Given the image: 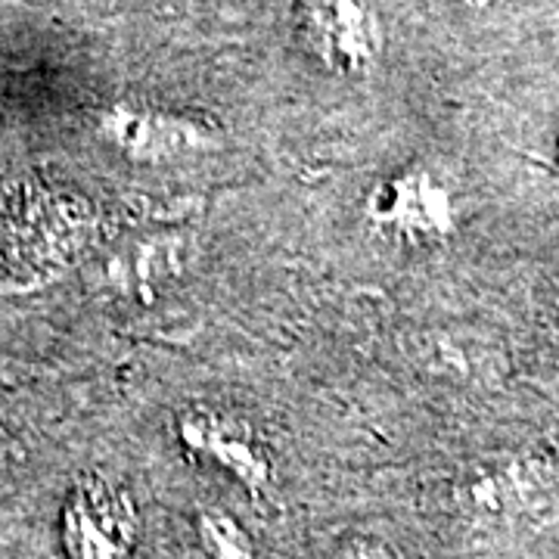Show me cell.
I'll list each match as a JSON object with an SVG mask.
<instances>
[{
    "instance_id": "8992f818",
    "label": "cell",
    "mask_w": 559,
    "mask_h": 559,
    "mask_svg": "<svg viewBox=\"0 0 559 559\" xmlns=\"http://www.w3.org/2000/svg\"><path fill=\"white\" fill-rule=\"evenodd\" d=\"M187 261V242L178 234H165V237H146L134 242L124 259L119 255V277H112L124 289L134 293H153L159 283L175 280L183 271Z\"/></svg>"
},
{
    "instance_id": "52a82bcc",
    "label": "cell",
    "mask_w": 559,
    "mask_h": 559,
    "mask_svg": "<svg viewBox=\"0 0 559 559\" xmlns=\"http://www.w3.org/2000/svg\"><path fill=\"white\" fill-rule=\"evenodd\" d=\"M197 540L209 559H261L255 538L234 513L205 507L197 516Z\"/></svg>"
},
{
    "instance_id": "3957f363",
    "label": "cell",
    "mask_w": 559,
    "mask_h": 559,
    "mask_svg": "<svg viewBox=\"0 0 559 559\" xmlns=\"http://www.w3.org/2000/svg\"><path fill=\"white\" fill-rule=\"evenodd\" d=\"M66 559H134L140 510L134 495L103 473H84L69 488L60 516Z\"/></svg>"
},
{
    "instance_id": "6da1fadb",
    "label": "cell",
    "mask_w": 559,
    "mask_h": 559,
    "mask_svg": "<svg viewBox=\"0 0 559 559\" xmlns=\"http://www.w3.org/2000/svg\"><path fill=\"white\" fill-rule=\"evenodd\" d=\"M367 221L373 234L399 246H439L457 234L460 202L451 178L439 165L414 159L370 190Z\"/></svg>"
},
{
    "instance_id": "9c48e42d",
    "label": "cell",
    "mask_w": 559,
    "mask_h": 559,
    "mask_svg": "<svg viewBox=\"0 0 559 559\" xmlns=\"http://www.w3.org/2000/svg\"><path fill=\"white\" fill-rule=\"evenodd\" d=\"M460 3H466V7H476V10H481V7H488V3H495V0H460Z\"/></svg>"
},
{
    "instance_id": "ba28073f",
    "label": "cell",
    "mask_w": 559,
    "mask_h": 559,
    "mask_svg": "<svg viewBox=\"0 0 559 559\" xmlns=\"http://www.w3.org/2000/svg\"><path fill=\"white\" fill-rule=\"evenodd\" d=\"M340 559H399V554L377 538H355L348 540V547H342Z\"/></svg>"
},
{
    "instance_id": "277c9868",
    "label": "cell",
    "mask_w": 559,
    "mask_h": 559,
    "mask_svg": "<svg viewBox=\"0 0 559 559\" xmlns=\"http://www.w3.org/2000/svg\"><path fill=\"white\" fill-rule=\"evenodd\" d=\"M103 138L138 165H175L218 150L212 121L150 103H116L100 124Z\"/></svg>"
},
{
    "instance_id": "7a4b0ae2",
    "label": "cell",
    "mask_w": 559,
    "mask_h": 559,
    "mask_svg": "<svg viewBox=\"0 0 559 559\" xmlns=\"http://www.w3.org/2000/svg\"><path fill=\"white\" fill-rule=\"evenodd\" d=\"M175 439L183 454L209 469H218L242 491L261 498L277 479L274 451L255 423L215 404H187L175 417Z\"/></svg>"
},
{
    "instance_id": "5b68a950",
    "label": "cell",
    "mask_w": 559,
    "mask_h": 559,
    "mask_svg": "<svg viewBox=\"0 0 559 559\" xmlns=\"http://www.w3.org/2000/svg\"><path fill=\"white\" fill-rule=\"evenodd\" d=\"M301 38L326 72L367 75L382 57L373 0H299Z\"/></svg>"
}]
</instances>
